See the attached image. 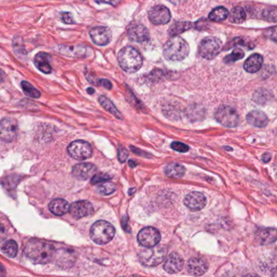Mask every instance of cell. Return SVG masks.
<instances>
[{"label":"cell","mask_w":277,"mask_h":277,"mask_svg":"<svg viewBox=\"0 0 277 277\" xmlns=\"http://www.w3.org/2000/svg\"><path fill=\"white\" fill-rule=\"evenodd\" d=\"M25 254L34 263L46 264L55 258L56 250L48 242L32 239L25 246Z\"/></svg>","instance_id":"1"},{"label":"cell","mask_w":277,"mask_h":277,"mask_svg":"<svg viewBox=\"0 0 277 277\" xmlns=\"http://www.w3.org/2000/svg\"><path fill=\"white\" fill-rule=\"evenodd\" d=\"M189 45L183 38L174 36L169 38L163 50L164 57L169 61H181L188 56Z\"/></svg>","instance_id":"2"},{"label":"cell","mask_w":277,"mask_h":277,"mask_svg":"<svg viewBox=\"0 0 277 277\" xmlns=\"http://www.w3.org/2000/svg\"><path fill=\"white\" fill-rule=\"evenodd\" d=\"M118 60L123 71L128 73L136 72L143 64L141 54L131 46H126L119 51Z\"/></svg>","instance_id":"3"},{"label":"cell","mask_w":277,"mask_h":277,"mask_svg":"<svg viewBox=\"0 0 277 277\" xmlns=\"http://www.w3.org/2000/svg\"><path fill=\"white\" fill-rule=\"evenodd\" d=\"M166 254V246L164 245H156L153 247L140 250L138 258L140 263L145 267H156L164 261Z\"/></svg>","instance_id":"4"},{"label":"cell","mask_w":277,"mask_h":277,"mask_svg":"<svg viewBox=\"0 0 277 277\" xmlns=\"http://www.w3.org/2000/svg\"><path fill=\"white\" fill-rule=\"evenodd\" d=\"M115 234V227L106 221H97L90 229L91 239L99 245H104L111 242Z\"/></svg>","instance_id":"5"},{"label":"cell","mask_w":277,"mask_h":277,"mask_svg":"<svg viewBox=\"0 0 277 277\" xmlns=\"http://www.w3.org/2000/svg\"><path fill=\"white\" fill-rule=\"evenodd\" d=\"M222 50L221 40L214 37L204 38L199 46V54L205 59H213Z\"/></svg>","instance_id":"6"},{"label":"cell","mask_w":277,"mask_h":277,"mask_svg":"<svg viewBox=\"0 0 277 277\" xmlns=\"http://www.w3.org/2000/svg\"><path fill=\"white\" fill-rule=\"evenodd\" d=\"M215 119L226 127H236L239 124V115L235 109L229 106L219 107L215 113Z\"/></svg>","instance_id":"7"},{"label":"cell","mask_w":277,"mask_h":277,"mask_svg":"<svg viewBox=\"0 0 277 277\" xmlns=\"http://www.w3.org/2000/svg\"><path fill=\"white\" fill-rule=\"evenodd\" d=\"M68 154L78 160H83L92 156V147L87 142L83 140H75L67 147Z\"/></svg>","instance_id":"8"},{"label":"cell","mask_w":277,"mask_h":277,"mask_svg":"<svg viewBox=\"0 0 277 277\" xmlns=\"http://www.w3.org/2000/svg\"><path fill=\"white\" fill-rule=\"evenodd\" d=\"M160 238V232L153 227L144 228L138 233L137 236L138 242L140 246L145 248L153 247L158 245Z\"/></svg>","instance_id":"9"},{"label":"cell","mask_w":277,"mask_h":277,"mask_svg":"<svg viewBox=\"0 0 277 277\" xmlns=\"http://www.w3.org/2000/svg\"><path fill=\"white\" fill-rule=\"evenodd\" d=\"M18 132V124L16 119H3L0 122V140L10 143L16 139Z\"/></svg>","instance_id":"10"},{"label":"cell","mask_w":277,"mask_h":277,"mask_svg":"<svg viewBox=\"0 0 277 277\" xmlns=\"http://www.w3.org/2000/svg\"><path fill=\"white\" fill-rule=\"evenodd\" d=\"M148 18L154 25H165L170 21L171 13L166 7L156 5L148 12Z\"/></svg>","instance_id":"11"},{"label":"cell","mask_w":277,"mask_h":277,"mask_svg":"<svg viewBox=\"0 0 277 277\" xmlns=\"http://www.w3.org/2000/svg\"><path fill=\"white\" fill-rule=\"evenodd\" d=\"M94 212V206L87 200H79L73 203L69 209V213L71 215V217L75 219L89 217Z\"/></svg>","instance_id":"12"},{"label":"cell","mask_w":277,"mask_h":277,"mask_svg":"<svg viewBox=\"0 0 277 277\" xmlns=\"http://www.w3.org/2000/svg\"><path fill=\"white\" fill-rule=\"evenodd\" d=\"M89 35L93 42L98 46H107L112 39L111 29L105 26H98L93 28L89 32Z\"/></svg>","instance_id":"13"},{"label":"cell","mask_w":277,"mask_h":277,"mask_svg":"<svg viewBox=\"0 0 277 277\" xmlns=\"http://www.w3.org/2000/svg\"><path fill=\"white\" fill-rule=\"evenodd\" d=\"M185 206L192 211H200L206 206V197L200 192H191L183 201Z\"/></svg>","instance_id":"14"},{"label":"cell","mask_w":277,"mask_h":277,"mask_svg":"<svg viewBox=\"0 0 277 277\" xmlns=\"http://www.w3.org/2000/svg\"><path fill=\"white\" fill-rule=\"evenodd\" d=\"M127 36L132 42H140V43L147 42L150 38L148 29L140 24L131 25L127 29Z\"/></svg>","instance_id":"15"},{"label":"cell","mask_w":277,"mask_h":277,"mask_svg":"<svg viewBox=\"0 0 277 277\" xmlns=\"http://www.w3.org/2000/svg\"><path fill=\"white\" fill-rule=\"evenodd\" d=\"M97 167L91 163H80L73 167L72 175L79 180H87L93 177Z\"/></svg>","instance_id":"16"},{"label":"cell","mask_w":277,"mask_h":277,"mask_svg":"<svg viewBox=\"0 0 277 277\" xmlns=\"http://www.w3.org/2000/svg\"><path fill=\"white\" fill-rule=\"evenodd\" d=\"M255 239L259 245L267 246L277 241V230L274 228H262L257 230Z\"/></svg>","instance_id":"17"},{"label":"cell","mask_w":277,"mask_h":277,"mask_svg":"<svg viewBox=\"0 0 277 277\" xmlns=\"http://www.w3.org/2000/svg\"><path fill=\"white\" fill-rule=\"evenodd\" d=\"M183 266L184 260L182 257L179 254L173 252L167 258L164 264V269L169 274H176L181 271Z\"/></svg>","instance_id":"18"},{"label":"cell","mask_w":277,"mask_h":277,"mask_svg":"<svg viewBox=\"0 0 277 277\" xmlns=\"http://www.w3.org/2000/svg\"><path fill=\"white\" fill-rule=\"evenodd\" d=\"M209 265L206 261L200 258H192L188 261V271L194 276H200L207 272Z\"/></svg>","instance_id":"19"},{"label":"cell","mask_w":277,"mask_h":277,"mask_svg":"<svg viewBox=\"0 0 277 277\" xmlns=\"http://www.w3.org/2000/svg\"><path fill=\"white\" fill-rule=\"evenodd\" d=\"M246 121L253 127H265L268 123V118L264 113L260 111H252L248 113L246 117Z\"/></svg>","instance_id":"20"},{"label":"cell","mask_w":277,"mask_h":277,"mask_svg":"<svg viewBox=\"0 0 277 277\" xmlns=\"http://www.w3.org/2000/svg\"><path fill=\"white\" fill-rule=\"evenodd\" d=\"M262 63H263V58L262 55L259 54H254L246 59L244 63V69L247 72L255 73L260 70Z\"/></svg>","instance_id":"21"},{"label":"cell","mask_w":277,"mask_h":277,"mask_svg":"<svg viewBox=\"0 0 277 277\" xmlns=\"http://www.w3.org/2000/svg\"><path fill=\"white\" fill-rule=\"evenodd\" d=\"M69 204L63 199H55L49 204V209L53 214L63 216L69 212Z\"/></svg>","instance_id":"22"},{"label":"cell","mask_w":277,"mask_h":277,"mask_svg":"<svg viewBox=\"0 0 277 277\" xmlns=\"http://www.w3.org/2000/svg\"><path fill=\"white\" fill-rule=\"evenodd\" d=\"M50 61V56L46 53H38L34 58L36 67L45 74H50L52 71Z\"/></svg>","instance_id":"23"},{"label":"cell","mask_w":277,"mask_h":277,"mask_svg":"<svg viewBox=\"0 0 277 277\" xmlns=\"http://www.w3.org/2000/svg\"><path fill=\"white\" fill-rule=\"evenodd\" d=\"M185 168L177 163H170L165 168V173L167 177L171 178H180L185 174Z\"/></svg>","instance_id":"24"},{"label":"cell","mask_w":277,"mask_h":277,"mask_svg":"<svg viewBox=\"0 0 277 277\" xmlns=\"http://www.w3.org/2000/svg\"><path fill=\"white\" fill-rule=\"evenodd\" d=\"M57 255V263H58L60 267H68L71 266V264L75 262V257H74V254L67 250H63V251H56ZM55 255V256H56Z\"/></svg>","instance_id":"25"},{"label":"cell","mask_w":277,"mask_h":277,"mask_svg":"<svg viewBox=\"0 0 277 277\" xmlns=\"http://www.w3.org/2000/svg\"><path fill=\"white\" fill-rule=\"evenodd\" d=\"M98 100H99V103L102 105V107L105 110H107L108 112L111 113V115H114L116 119H120V120L123 119V115L108 98L105 96H100L98 98Z\"/></svg>","instance_id":"26"},{"label":"cell","mask_w":277,"mask_h":277,"mask_svg":"<svg viewBox=\"0 0 277 277\" xmlns=\"http://www.w3.org/2000/svg\"><path fill=\"white\" fill-rule=\"evenodd\" d=\"M192 27V24L188 21H177L171 25L169 29V34L172 37L182 34Z\"/></svg>","instance_id":"27"},{"label":"cell","mask_w":277,"mask_h":277,"mask_svg":"<svg viewBox=\"0 0 277 277\" xmlns=\"http://www.w3.org/2000/svg\"><path fill=\"white\" fill-rule=\"evenodd\" d=\"M229 21L232 23L242 24L246 21V13L242 7H235L229 13Z\"/></svg>","instance_id":"28"},{"label":"cell","mask_w":277,"mask_h":277,"mask_svg":"<svg viewBox=\"0 0 277 277\" xmlns=\"http://www.w3.org/2000/svg\"><path fill=\"white\" fill-rule=\"evenodd\" d=\"M228 17H229V11L224 7H218L211 12L209 18L210 21L214 22H221L225 21Z\"/></svg>","instance_id":"29"},{"label":"cell","mask_w":277,"mask_h":277,"mask_svg":"<svg viewBox=\"0 0 277 277\" xmlns=\"http://www.w3.org/2000/svg\"><path fill=\"white\" fill-rule=\"evenodd\" d=\"M2 251L4 254H7L8 256L14 258L17 254V251H18V246H17V242H15L14 240H9L3 245Z\"/></svg>","instance_id":"30"},{"label":"cell","mask_w":277,"mask_h":277,"mask_svg":"<svg viewBox=\"0 0 277 277\" xmlns=\"http://www.w3.org/2000/svg\"><path fill=\"white\" fill-rule=\"evenodd\" d=\"M21 87L23 89L25 94L27 96L30 97L32 98H38L41 96V93L38 89H36L34 86L32 85L31 83L27 81L21 82Z\"/></svg>","instance_id":"31"},{"label":"cell","mask_w":277,"mask_h":277,"mask_svg":"<svg viewBox=\"0 0 277 277\" xmlns=\"http://www.w3.org/2000/svg\"><path fill=\"white\" fill-rule=\"evenodd\" d=\"M117 187L115 183H113L111 181H105L102 182L99 187H98V191L101 195L103 196H108V195L112 194L113 192L116 191Z\"/></svg>","instance_id":"32"},{"label":"cell","mask_w":277,"mask_h":277,"mask_svg":"<svg viewBox=\"0 0 277 277\" xmlns=\"http://www.w3.org/2000/svg\"><path fill=\"white\" fill-rule=\"evenodd\" d=\"M269 98H270V94L267 90L263 89V88L257 90L256 92L254 93V96H253L254 102L260 105L267 103V101L269 100Z\"/></svg>","instance_id":"33"},{"label":"cell","mask_w":277,"mask_h":277,"mask_svg":"<svg viewBox=\"0 0 277 277\" xmlns=\"http://www.w3.org/2000/svg\"><path fill=\"white\" fill-rule=\"evenodd\" d=\"M262 17L268 22H277V8L269 7L262 11Z\"/></svg>","instance_id":"34"},{"label":"cell","mask_w":277,"mask_h":277,"mask_svg":"<svg viewBox=\"0 0 277 277\" xmlns=\"http://www.w3.org/2000/svg\"><path fill=\"white\" fill-rule=\"evenodd\" d=\"M244 55H245V53H244L243 50L239 48H237L233 50L231 54L225 57L224 61H225V63H234L236 61L242 59Z\"/></svg>","instance_id":"35"},{"label":"cell","mask_w":277,"mask_h":277,"mask_svg":"<svg viewBox=\"0 0 277 277\" xmlns=\"http://www.w3.org/2000/svg\"><path fill=\"white\" fill-rule=\"evenodd\" d=\"M111 179V176H110L108 173H99L93 176L91 182L94 185H96V184L102 183V182H105V181H109V180Z\"/></svg>","instance_id":"36"},{"label":"cell","mask_w":277,"mask_h":277,"mask_svg":"<svg viewBox=\"0 0 277 277\" xmlns=\"http://www.w3.org/2000/svg\"><path fill=\"white\" fill-rule=\"evenodd\" d=\"M263 35L267 39L271 40L273 42H277V26L268 28L263 32Z\"/></svg>","instance_id":"37"},{"label":"cell","mask_w":277,"mask_h":277,"mask_svg":"<svg viewBox=\"0 0 277 277\" xmlns=\"http://www.w3.org/2000/svg\"><path fill=\"white\" fill-rule=\"evenodd\" d=\"M171 148H173V150L176 151V152H181V153L189 151V147L187 144L181 143V142H173L171 144Z\"/></svg>","instance_id":"38"},{"label":"cell","mask_w":277,"mask_h":277,"mask_svg":"<svg viewBox=\"0 0 277 277\" xmlns=\"http://www.w3.org/2000/svg\"><path fill=\"white\" fill-rule=\"evenodd\" d=\"M128 152L125 148H123L122 146H119V149H118V157H119V160L120 162H124L128 157Z\"/></svg>","instance_id":"39"},{"label":"cell","mask_w":277,"mask_h":277,"mask_svg":"<svg viewBox=\"0 0 277 277\" xmlns=\"http://www.w3.org/2000/svg\"><path fill=\"white\" fill-rule=\"evenodd\" d=\"M62 21H63L65 24H68V25L75 23V21H74V19H73L72 15L70 13H62Z\"/></svg>","instance_id":"40"},{"label":"cell","mask_w":277,"mask_h":277,"mask_svg":"<svg viewBox=\"0 0 277 277\" xmlns=\"http://www.w3.org/2000/svg\"><path fill=\"white\" fill-rule=\"evenodd\" d=\"M98 84L99 85L103 86V87H106L107 89H111L112 87V83H111L110 80L106 79H101L98 80Z\"/></svg>","instance_id":"41"},{"label":"cell","mask_w":277,"mask_h":277,"mask_svg":"<svg viewBox=\"0 0 277 277\" xmlns=\"http://www.w3.org/2000/svg\"><path fill=\"white\" fill-rule=\"evenodd\" d=\"M8 233H7L6 228L2 224H0V243L6 239Z\"/></svg>","instance_id":"42"},{"label":"cell","mask_w":277,"mask_h":277,"mask_svg":"<svg viewBox=\"0 0 277 277\" xmlns=\"http://www.w3.org/2000/svg\"><path fill=\"white\" fill-rule=\"evenodd\" d=\"M95 2L98 3L99 5L101 4H107V5H111V6H115L116 2L115 0H95Z\"/></svg>","instance_id":"43"},{"label":"cell","mask_w":277,"mask_h":277,"mask_svg":"<svg viewBox=\"0 0 277 277\" xmlns=\"http://www.w3.org/2000/svg\"><path fill=\"white\" fill-rule=\"evenodd\" d=\"M270 160H271V154L270 153H265V154L262 155V160L263 162H268Z\"/></svg>","instance_id":"44"},{"label":"cell","mask_w":277,"mask_h":277,"mask_svg":"<svg viewBox=\"0 0 277 277\" xmlns=\"http://www.w3.org/2000/svg\"><path fill=\"white\" fill-rule=\"evenodd\" d=\"M6 269L4 267V265L0 262V277L6 276Z\"/></svg>","instance_id":"45"},{"label":"cell","mask_w":277,"mask_h":277,"mask_svg":"<svg viewBox=\"0 0 277 277\" xmlns=\"http://www.w3.org/2000/svg\"><path fill=\"white\" fill-rule=\"evenodd\" d=\"M168 1L170 2L171 4H173V5H179L185 3L187 0H168Z\"/></svg>","instance_id":"46"},{"label":"cell","mask_w":277,"mask_h":277,"mask_svg":"<svg viewBox=\"0 0 277 277\" xmlns=\"http://www.w3.org/2000/svg\"><path fill=\"white\" fill-rule=\"evenodd\" d=\"M5 74L4 71L0 69V83H2V82L5 81Z\"/></svg>","instance_id":"47"},{"label":"cell","mask_w":277,"mask_h":277,"mask_svg":"<svg viewBox=\"0 0 277 277\" xmlns=\"http://www.w3.org/2000/svg\"><path fill=\"white\" fill-rule=\"evenodd\" d=\"M271 276L277 277V267L273 269L272 271H271Z\"/></svg>","instance_id":"48"},{"label":"cell","mask_w":277,"mask_h":277,"mask_svg":"<svg viewBox=\"0 0 277 277\" xmlns=\"http://www.w3.org/2000/svg\"><path fill=\"white\" fill-rule=\"evenodd\" d=\"M242 277H261L258 275H254V274H248V275H244Z\"/></svg>","instance_id":"49"},{"label":"cell","mask_w":277,"mask_h":277,"mask_svg":"<svg viewBox=\"0 0 277 277\" xmlns=\"http://www.w3.org/2000/svg\"><path fill=\"white\" fill-rule=\"evenodd\" d=\"M87 93L89 94H94V92H95V90L94 89V88H92V87H89V88H87Z\"/></svg>","instance_id":"50"},{"label":"cell","mask_w":277,"mask_h":277,"mask_svg":"<svg viewBox=\"0 0 277 277\" xmlns=\"http://www.w3.org/2000/svg\"><path fill=\"white\" fill-rule=\"evenodd\" d=\"M129 165L131 167L136 166V165H135V162H134V161H131V160H130L129 161Z\"/></svg>","instance_id":"51"},{"label":"cell","mask_w":277,"mask_h":277,"mask_svg":"<svg viewBox=\"0 0 277 277\" xmlns=\"http://www.w3.org/2000/svg\"><path fill=\"white\" fill-rule=\"evenodd\" d=\"M132 277H140V276H139V275H133V276Z\"/></svg>","instance_id":"52"}]
</instances>
